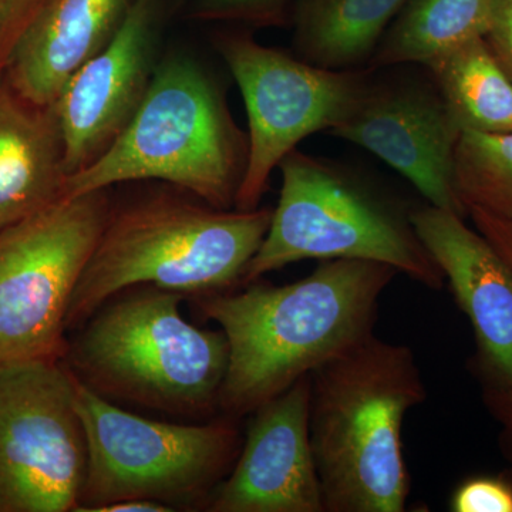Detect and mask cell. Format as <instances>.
<instances>
[{"label":"cell","instance_id":"6da1fadb","mask_svg":"<svg viewBox=\"0 0 512 512\" xmlns=\"http://www.w3.org/2000/svg\"><path fill=\"white\" fill-rule=\"evenodd\" d=\"M397 274L380 262L333 259L293 284L258 279L242 291L198 296L202 316L220 326L228 343L218 409L232 419L248 416L365 342L380 296Z\"/></svg>","mask_w":512,"mask_h":512},{"label":"cell","instance_id":"7a4b0ae2","mask_svg":"<svg viewBox=\"0 0 512 512\" xmlns=\"http://www.w3.org/2000/svg\"><path fill=\"white\" fill-rule=\"evenodd\" d=\"M309 431L325 512H402V430L426 397L412 350L376 338L311 373Z\"/></svg>","mask_w":512,"mask_h":512},{"label":"cell","instance_id":"3957f363","mask_svg":"<svg viewBox=\"0 0 512 512\" xmlns=\"http://www.w3.org/2000/svg\"><path fill=\"white\" fill-rule=\"evenodd\" d=\"M271 208L218 210L154 195L113 208L74 289L67 330L134 286L207 296L241 284L271 225Z\"/></svg>","mask_w":512,"mask_h":512},{"label":"cell","instance_id":"277c9868","mask_svg":"<svg viewBox=\"0 0 512 512\" xmlns=\"http://www.w3.org/2000/svg\"><path fill=\"white\" fill-rule=\"evenodd\" d=\"M184 299L154 286L119 293L67 342L63 362L111 402L198 419L217 412L227 339L222 330L188 322L180 311Z\"/></svg>","mask_w":512,"mask_h":512},{"label":"cell","instance_id":"5b68a950","mask_svg":"<svg viewBox=\"0 0 512 512\" xmlns=\"http://www.w3.org/2000/svg\"><path fill=\"white\" fill-rule=\"evenodd\" d=\"M248 153V136L220 87L200 63L175 53L157 64L140 109L109 150L67 178L64 197L161 180L218 210H234Z\"/></svg>","mask_w":512,"mask_h":512},{"label":"cell","instance_id":"8992f818","mask_svg":"<svg viewBox=\"0 0 512 512\" xmlns=\"http://www.w3.org/2000/svg\"><path fill=\"white\" fill-rule=\"evenodd\" d=\"M281 194L242 285L303 259H360L392 266L430 289L444 276L421 244L410 211L350 168L293 150L279 164Z\"/></svg>","mask_w":512,"mask_h":512},{"label":"cell","instance_id":"52a82bcc","mask_svg":"<svg viewBox=\"0 0 512 512\" xmlns=\"http://www.w3.org/2000/svg\"><path fill=\"white\" fill-rule=\"evenodd\" d=\"M76 407L87 441L86 480L76 512L133 498L173 511L205 510L244 441L232 417L205 424L144 419L79 379Z\"/></svg>","mask_w":512,"mask_h":512},{"label":"cell","instance_id":"ba28073f","mask_svg":"<svg viewBox=\"0 0 512 512\" xmlns=\"http://www.w3.org/2000/svg\"><path fill=\"white\" fill-rule=\"evenodd\" d=\"M110 210L107 190L93 191L0 228V366L63 359L70 301Z\"/></svg>","mask_w":512,"mask_h":512},{"label":"cell","instance_id":"9c48e42d","mask_svg":"<svg viewBox=\"0 0 512 512\" xmlns=\"http://www.w3.org/2000/svg\"><path fill=\"white\" fill-rule=\"evenodd\" d=\"M214 46L237 82L248 114V164L235 210H255L269 178L306 137L338 126L355 109L372 69H322L256 42L249 30L215 36Z\"/></svg>","mask_w":512,"mask_h":512},{"label":"cell","instance_id":"30bf717a","mask_svg":"<svg viewBox=\"0 0 512 512\" xmlns=\"http://www.w3.org/2000/svg\"><path fill=\"white\" fill-rule=\"evenodd\" d=\"M63 359L0 366V512H76L87 441Z\"/></svg>","mask_w":512,"mask_h":512},{"label":"cell","instance_id":"8fae6325","mask_svg":"<svg viewBox=\"0 0 512 512\" xmlns=\"http://www.w3.org/2000/svg\"><path fill=\"white\" fill-rule=\"evenodd\" d=\"M424 72L409 64L373 70L366 92L328 134L366 148L403 175L434 207L467 217L454 183L461 130Z\"/></svg>","mask_w":512,"mask_h":512},{"label":"cell","instance_id":"7c38bea8","mask_svg":"<svg viewBox=\"0 0 512 512\" xmlns=\"http://www.w3.org/2000/svg\"><path fill=\"white\" fill-rule=\"evenodd\" d=\"M164 0H134L123 25L64 84L53 104L67 178L103 156L136 116L156 73Z\"/></svg>","mask_w":512,"mask_h":512},{"label":"cell","instance_id":"4fadbf2b","mask_svg":"<svg viewBox=\"0 0 512 512\" xmlns=\"http://www.w3.org/2000/svg\"><path fill=\"white\" fill-rule=\"evenodd\" d=\"M311 375L252 413L234 467L210 512H325L309 431Z\"/></svg>","mask_w":512,"mask_h":512},{"label":"cell","instance_id":"5bb4252c","mask_svg":"<svg viewBox=\"0 0 512 512\" xmlns=\"http://www.w3.org/2000/svg\"><path fill=\"white\" fill-rule=\"evenodd\" d=\"M410 221L470 319L485 369L512 392V266L456 212L429 204Z\"/></svg>","mask_w":512,"mask_h":512},{"label":"cell","instance_id":"9a60e30c","mask_svg":"<svg viewBox=\"0 0 512 512\" xmlns=\"http://www.w3.org/2000/svg\"><path fill=\"white\" fill-rule=\"evenodd\" d=\"M134 0H46L22 36L6 80L37 106H53L64 84L119 32Z\"/></svg>","mask_w":512,"mask_h":512},{"label":"cell","instance_id":"2e32d148","mask_svg":"<svg viewBox=\"0 0 512 512\" xmlns=\"http://www.w3.org/2000/svg\"><path fill=\"white\" fill-rule=\"evenodd\" d=\"M66 181L55 107L30 103L0 82V228L59 201Z\"/></svg>","mask_w":512,"mask_h":512},{"label":"cell","instance_id":"e0dca14e","mask_svg":"<svg viewBox=\"0 0 512 512\" xmlns=\"http://www.w3.org/2000/svg\"><path fill=\"white\" fill-rule=\"evenodd\" d=\"M410 0H299L292 13L293 55L322 69H367Z\"/></svg>","mask_w":512,"mask_h":512},{"label":"cell","instance_id":"ac0fdd59","mask_svg":"<svg viewBox=\"0 0 512 512\" xmlns=\"http://www.w3.org/2000/svg\"><path fill=\"white\" fill-rule=\"evenodd\" d=\"M461 133H512V80L484 37L426 64Z\"/></svg>","mask_w":512,"mask_h":512},{"label":"cell","instance_id":"d6986e66","mask_svg":"<svg viewBox=\"0 0 512 512\" xmlns=\"http://www.w3.org/2000/svg\"><path fill=\"white\" fill-rule=\"evenodd\" d=\"M491 6L493 0H410L384 33L367 69L426 66L484 37Z\"/></svg>","mask_w":512,"mask_h":512},{"label":"cell","instance_id":"ffe728a7","mask_svg":"<svg viewBox=\"0 0 512 512\" xmlns=\"http://www.w3.org/2000/svg\"><path fill=\"white\" fill-rule=\"evenodd\" d=\"M454 183L466 207L512 222V133H461Z\"/></svg>","mask_w":512,"mask_h":512},{"label":"cell","instance_id":"44dd1931","mask_svg":"<svg viewBox=\"0 0 512 512\" xmlns=\"http://www.w3.org/2000/svg\"><path fill=\"white\" fill-rule=\"evenodd\" d=\"M299 0H191L187 18L249 29L291 28Z\"/></svg>","mask_w":512,"mask_h":512},{"label":"cell","instance_id":"7402d4cb","mask_svg":"<svg viewBox=\"0 0 512 512\" xmlns=\"http://www.w3.org/2000/svg\"><path fill=\"white\" fill-rule=\"evenodd\" d=\"M450 505L454 512H512V485L500 478H473L457 488Z\"/></svg>","mask_w":512,"mask_h":512},{"label":"cell","instance_id":"603a6c76","mask_svg":"<svg viewBox=\"0 0 512 512\" xmlns=\"http://www.w3.org/2000/svg\"><path fill=\"white\" fill-rule=\"evenodd\" d=\"M46 0H0V82L16 46Z\"/></svg>","mask_w":512,"mask_h":512},{"label":"cell","instance_id":"cb8c5ba5","mask_svg":"<svg viewBox=\"0 0 512 512\" xmlns=\"http://www.w3.org/2000/svg\"><path fill=\"white\" fill-rule=\"evenodd\" d=\"M484 39L512 80V0H493Z\"/></svg>","mask_w":512,"mask_h":512},{"label":"cell","instance_id":"d4e9b609","mask_svg":"<svg viewBox=\"0 0 512 512\" xmlns=\"http://www.w3.org/2000/svg\"><path fill=\"white\" fill-rule=\"evenodd\" d=\"M468 217H471L477 231L481 232L495 249L503 255L505 261L512 266V222L501 220L488 212L470 208ZM500 403L505 410L508 423L512 427V392H501Z\"/></svg>","mask_w":512,"mask_h":512},{"label":"cell","instance_id":"484cf974","mask_svg":"<svg viewBox=\"0 0 512 512\" xmlns=\"http://www.w3.org/2000/svg\"><path fill=\"white\" fill-rule=\"evenodd\" d=\"M96 512H173L167 505L150 500H121L103 505Z\"/></svg>","mask_w":512,"mask_h":512}]
</instances>
